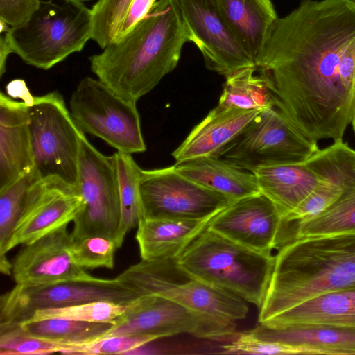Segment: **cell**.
<instances>
[{
  "label": "cell",
  "instance_id": "cell-1",
  "mask_svg": "<svg viewBox=\"0 0 355 355\" xmlns=\"http://www.w3.org/2000/svg\"><path fill=\"white\" fill-rule=\"evenodd\" d=\"M255 64L304 135L343 139L355 114V0H302L277 19Z\"/></svg>",
  "mask_w": 355,
  "mask_h": 355
},
{
  "label": "cell",
  "instance_id": "cell-2",
  "mask_svg": "<svg viewBox=\"0 0 355 355\" xmlns=\"http://www.w3.org/2000/svg\"><path fill=\"white\" fill-rule=\"evenodd\" d=\"M187 42L175 0H158L128 33L89 58L90 69L116 94L137 103L176 67Z\"/></svg>",
  "mask_w": 355,
  "mask_h": 355
},
{
  "label": "cell",
  "instance_id": "cell-3",
  "mask_svg": "<svg viewBox=\"0 0 355 355\" xmlns=\"http://www.w3.org/2000/svg\"><path fill=\"white\" fill-rule=\"evenodd\" d=\"M355 288V233L294 240L278 250L259 322L328 293Z\"/></svg>",
  "mask_w": 355,
  "mask_h": 355
},
{
  "label": "cell",
  "instance_id": "cell-4",
  "mask_svg": "<svg viewBox=\"0 0 355 355\" xmlns=\"http://www.w3.org/2000/svg\"><path fill=\"white\" fill-rule=\"evenodd\" d=\"M175 261L193 277L260 309L275 268V255L246 248L207 226Z\"/></svg>",
  "mask_w": 355,
  "mask_h": 355
},
{
  "label": "cell",
  "instance_id": "cell-5",
  "mask_svg": "<svg viewBox=\"0 0 355 355\" xmlns=\"http://www.w3.org/2000/svg\"><path fill=\"white\" fill-rule=\"evenodd\" d=\"M92 12L83 0H41L23 24L11 27L12 53L26 64L48 70L92 39Z\"/></svg>",
  "mask_w": 355,
  "mask_h": 355
},
{
  "label": "cell",
  "instance_id": "cell-6",
  "mask_svg": "<svg viewBox=\"0 0 355 355\" xmlns=\"http://www.w3.org/2000/svg\"><path fill=\"white\" fill-rule=\"evenodd\" d=\"M115 278L139 296H161L228 321L243 319L248 313L247 302L193 277L175 259L141 260Z\"/></svg>",
  "mask_w": 355,
  "mask_h": 355
},
{
  "label": "cell",
  "instance_id": "cell-7",
  "mask_svg": "<svg viewBox=\"0 0 355 355\" xmlns=\"http://www.w3.org/2000/svg\"><path fill=\"white\" fill-rule=\"evenodd\" d=\"M275 104L260 111L213 156L241 168L305 162L319 148Z\"/></svg>",
  "mask_w": 355,
  "mask_h": 355
},
{
  "label": "cell",
  "instance_id": "cell-8",
  "mask_svg": "<svg viewBox=\"0 0 355 355\" xmlns=\"http://www.w3.org/2000/svg\"><path fill=\"white\" fill-rule=\"evenodd\" d=\"M33 169L41 179L54 178L77 187L80 138L62 94L35 96L28 107Z\"/></svg>",
  "mask_w": 355,
  "mask_h": 355
},
{
  "label": "cell",
  "instance_id": "cell-9",
  "mask_svg": "<svg viewBox=\"0 0 355 355\" xmlns=\"http://www.w3.org/2000/svg\"><path fill=\"white\" fill-rule=\"evenodd\" d=\"M69 106L83 133L101 139L116 151L132 155L146 150L136 103L120 97L98 78H83Z\"/></svg>",
  "mask_w": 355,
  "mask_h": 355
},
{
  "label": "cell",
  "instance_id": "cell-10",
  "mask_svg": "<svg viewBox=\"0 0 355 355\" xmlns=\"http://www.w3.org/2000/svg\"><path fill=\"white\" fill-rule=\"evenodd\" d=\"M77 187L83 206L73 221V239L100 235L117 244L121 205L114 157L99 152L85 133L80 138Z\"/></svg>",
  "mask_w": 355,
  "mask_h": 355
},
{
  "label": "cell",
  "instance_id": "cell-11",
  "mask_svg": "<svg viewBox=\"0 0 355 355\" xmlns=\"http://www.w3.org/2000/svg\"><path fill=\"white\" fill-rule=\"evenodd\" d=\"M235 322L205 314L167 298L144 295L128 304L126 311L103 337L146 334L158 338L187 334L199 338L225 341L235 338Z\"/></svg>",
  "mask_w": 355,
  "mask_h": 355
},
{
  "label": "cell",
  "instance_id": "cell-12",
  "mask_svg": "<svg viewBox=\"0 0 355 355\" xmlns=\"http://www.w3.org/2000/svg\"><path fill=\"white\" fill-rule=\"evenodd\" d=\"M139 186L141 218L202 219L215 216L234 202L184 177L174 166L141 169Z\"/></svg>",
  "mask_w": 355,
  "mask_h": 355
},
{
  "label": "cell",
  "instance_id": "cell-13",
  "mask_svg": "<svg viewBox=\"0 0 355 355\" xmlns=\"http://www.w3.org/2000/svg\"><path fill=\"white\" fill-rule=\"evenodd\" d=\"M141 296L114 278L95 277L37 286L16 284L0 297V323H21L37 311L94 301L129 304Z\"/></svg>",
  "mask_w": 355,
  "mask_h": 355
},
{
  "label": "cell",
  "instance_id": "cell-14",
  "mask_svg": "<svg viewBox=\"0 0 355 355\" xmlns=\"http://www.w3.org/2000/svg\"><path fill=\"white\" fill-rule=\"evenodd\" d=\"M189 42L201 52L206 67L228 76L243 68L255 67L221 17L214 0H175Z\"/></svg>",
  "mask_w": 355,
  "mask_h": 355
},
{
  "label": "cell",
  "instance_id": "cell-15",
  "mask_svg": "<svg viewBox=\"0 0 355 355\" xmlns=\"http://www.w3.org/2000/svg\"><path fill=\"white\" fill-rule=\"evenodd\" d=\"M83 200L77 187L54 178L39 179L29 189L22 214L5 252L31 243L74 220Z\"/></svg>",
  "mask_w": 355,
  "mask_h": 355
},
{
  "label": "cell",
  "instance_id": "cell-16",
  "mask_svg": "<svg viewBox=\"0 0 355 355\" xmlns=\"http://www.w3.org/2000/svg\"><path fill=\"white\" fill-rule=\"evenodd\" d=\"M64 225L23 247L12 262L16 284L37 286L95 278L73 260L71 232Z\"/></svg>",
  "mask_w": 355,
  "mask_h": 355
},
{
  "label": "cell",
  "instance_id": "cell-17",
  "mask_svg": "<svg viewBox=\"0 0 355 355\" xmlns=\"http://www.w3.org/2000/svg\"><path fill=\"white\" fill-rule=\"evenodd\" d=\"M281 222L276 206L259 193L231 203L211 218L208 227L246 248L272 254Z\"/></svg>",
  "mask_w": 355,
  "mask_h": 355
},
{
  "label": "cell",
  "instance_id": "cell-18",
  "mask_svg": "<svg viewBox=\"0 0 355 355\" xmlns=\"http://www.w3.org/2000/svg\"><path fill=\"white\" fill-rule=\"evenodd\" d=\"M28 107L0 92V190L33 168Z\"/></svg>",
  "mask_w": 355,
  "mask_h": 355
},
{
  "label": "cell",
  "instance_id": "cell-19",
  "mask_svg": "<svg viewBox=\"0 0 355 355\" xmlns=\"http://www.w3.org/2000/svg\"><path fill=\"white\" fill-rule=\"evenodd\" d=\"M260 111L217 105L173 152L176 164L196 157L213 156Z\"/></svg>",
  "mask_w": 355,
  "mask_h": 355
},
{
  "label": "cell",
  "instance_id": "cell-20",
  "mask_svg": "<svg viewBox=\"0 0 355 355\" xmlns=\"http://www.w3.org/2000/svg\"><path fill=\"white\" fill-rule=\"evenodd\" d=\"M214 1L234 37L255 62L279 18L271 0Z\"/></svg>",
  "mask_w": 355,
  "mask_h": 355
},
{
  "label": "cell",
  "instance_id": "cell-21",
  "mask_svg": "<svg viewBox=\"0 0 355 355\" xmlns=\"http://www.w3.org/2000/svg\"><path fill=\"white\" fill-rule=\"evenodd\" d=\"M304 163L318 179L310 196L324 208L344 193L355 190V150L343 139L319 149Z\"/></svg>",
  "mask_w": 355,
  "mask_h": 355
},
{
  "label": "cell",
  "instance_id": "cell-22",
  "mask_svg": "<svg viewBox=\"0 0 355 355\" xmlns=\"http://www.w3.org/2000/svg\"><path fill=\"white\" fill-rule=\"evenodd\" d=\"M214 216L197 220L140 219L135 237L141 260L176 259Z\"/></svg>",
  "mask_w": 355,
  "mask_h": 355
},
{
  "label": "cell",
  "instance_id": "cell-23",
  "mask_svg": "<svg viewBox=\"0 0 355 355\" xmlns=\"http://www.w3.org/2000/svg\"><path fill=\"white\" fill-rule=\"evenodd\" d=\"M267 340L302 347L311 354H355V329L325 324L270 327L260 324L248 331Z\"/></svg>",
  "mask_w": 355,
  "mask_h": 355
},
{
  "label": "cell",
  "instance_id": "cell-24",
  "mask_svg": "<svg viewBox=\"0 0 355 355\" xmlns=\"http://www.w3.org/2000/svg\"><path fill=\"white\" fill-rule=\"evenodd\" d=\"M260 324L270 327L325 324L355 329V288L313 297Z\"/></svg>",
  "mask_w": 355,
  "mask_h": 355
},
{
  "label": "cell",
  "instance_id": "cell-25",
  "mask_svg": "<svg viewBox=\"0 0 355 355\" xmlns=\"http://www.w3.org/2000/svg\"><path fill=\"white\" fill-rule=\"evenodd\" d=\"M175 170L232 201L260 193L255 175L214 156L191 159L174 165Z\"/></svg>",
  "mask_w": 355,
  "mask_h": 355
},
{
  "label": "cell",
  "instance_id": "cell-26",
  "mask_svg": "<svg viewBox=\"0 0 355 355\" xmlns=\"http://www.w3.org/2000/svg\"><path fill=\"white\" fill-rule=\"evenodd\" d=\"M253 173L260 193L273 202L282 218L294 210L318 184L304 162L263 166Z\"/></svg>",
  "mask_w": 355,
  "mask_h": 355
},
{
  "label": "cell",
  "instance_id": "cell-27",
  "mask_svg": "<svg viewBox=\"0 0 355 355\" xmlns=\"http://www.w3.org/2000/svg\"><path fill=\"white\" fill-rule=\"evenodd\" d=\"M218 106L262 110L275 104V98L257 67H250L225 76Z\"/></svg>",
  "mask_w": 355,
  "mask_h": 355
},
{
  "label": "cell",
  "instance_id": "cell-28",
  "mask_svg": "<svg viewBox=\"0 0 355 355\" xmlns=\"http://www.w3.org/2000/svg\"><path fill=\"white\" fill-rule=\"evenodd\" d=\"M19 324L24 331L34 336L70 346L71 349L103 338L114 325L112 323L59 318L29 320Z\"/></svg>",
  "mask_w": 355,
  "mask_h": 355
},
{
  "label": "cell",
  "instance_id": "cell-29",
  "mask_svg": "<svg viewBox=\"0 0 355 355\" xmlns=\"http://www.w3.org/2000/svg\"><path fill=\"white\" fill-rule=\"evenodd\" d=\"M348 233H355V190L344 193L320 214L296 226L282 247L300 239Z\"/></svg>",
  "mask_w": 355,
  "mask_h": 355
},
{
  "label": "cell",
  "instance_id": "cell-30",
  "mask_svg": "<svg viewBox=\"0 0 355 355\" xmlns=\"http://www.w3.org/2000/svg\"><path fill=\"white\" fill-rule=\"evenodd\" d=\"M114 155L119 180L121 223L118 247H121L125 236L137 227L141 218L139 178L141 168L131 154L116 151Z\"/></svg>",
  "mask_w": 355,
  "mask_h": 355
},
{
  "label": "cell",
  "instance_id": "cell-31",
  "mask_svg": "<svg viewBox=\"0 0 355 355\" xmlns=\"http://www.w3.org/2000/svg\"><path fill=\"white\" fill-rule=\"evenodd\" d=\"M41 179L33 168L8 187L0 190V272L12 275V262L5 252L6 245L22 214L31 185Z\"/></svg>",
  "mask_w": 355,
  "mask_h": 355
},
{
  "label": "cell",
  "instance_id": "cell-32",
  "mask_svg": "<svg viewBox=\"0 0 355 355\" xmlns=\"http://www.w3.org/2000/svg\"><path fill=\"white\" fill-rule=\"evenodd\" d=\"M128 304L94 301L71 306L35 311L27 320L59 318L81 322L112 323L128 309Z\"/></svg>",
  "mask_w": 355,
  "mask_h": 355
},
{
  "label": "cell",
  "instance_id": "cell-33",
  "mask_svg": "<svg viewBox=\"0 0 355 355\" xmlns=\"http://www.w3.org/2000/svg\"><path fill=\"white\" fill-rule=\"evenodd\" d=\"M70 349V346L33 336L19 323H0L1 355H44L56 352L64 354Z\"/></svg>",
  "mask_w": 355,
  "mask_h": 355
},
{
  "label": "cell",
  "instance_id": "cell-34",
  "mask_svg": "<svg viewBox=\"0 0 355 355\" xmlns=\"http://www.w3.org/2000/svg\"><path fill=\"white\" fill-rule=\"evenodd\" d=\"M117 248L114 239L95 235L73 239L69 252L74 262L85 270L98 268L113 269Z\"/></svg>",
  "mask_w": 355,
  "mask_h": 355
},
{
  "label": "cell",
  "instance_id": "cell-35",
  "mask_svg": "<svg viewBox=\"0 0 355 355\" xmlns=\"http://www.w3.org/2000/svg\"><path fill=\"white\" fill-rule=\"evenodd\" d=\"M91 1L93 0H83ZM132 0H97L92 7V40L103 49L116 37Z\"/></svg>",
  "mask_w": 355,
  "mask_h": 355
},
{
  "label": "cell",
  "instance_id": "cell-36",
  "mask_svg": "<svg viewBox=\"0 0 355 355\" xmlns=\"http://www.w3.org/2000/svg\"><path fill=\"white\" fill-rule=\"evenodd\" d=\"M158 339L146 334L121 335L101 338L87 345L74 347L64 354H128L130 352Z\"/></svg>",
  "mask_w": 355,
  "mask_h": 355
},
{
  "label": "cell",
  "instance_id": "cell-37",
  "mask_svg": "<svg viewBox=\"0 0 355 355\" xmlns=\"http://www.w3.org/2000/svg\"><path fill=\"white\" fill-rule=\"evenodd\" d=\"M225 354H311L302 347L263 340L248 331L237 335L231 343L221 347Z\"/></svg>",
  "mask_w": 355,
  "mask_h": 355
},
{
  "label": "cell",
  "instance_id": "cell-38",
  "mask_svg": "<svg viewBox=\"0 0 355 355\" xmlns=\"http://www.w3.org/2000/svg\"><path fill=\"white\" fill-rule=\"evenodd\" d=\"M41 0H0V19L10 27L25 23L39 7Z\"/></svg>",
  "mask_w": 355,
  "mask_h": 355
},
{
  "label": "cell",
  "instance_id": "cell-39",
  "mask_svg": "<svg viewBox=\"0 0 355 355\" xmlns=\"http://www.w3.org/2000/svg\"><path fill=\"white\" fill-rule=\"evenodd\" d=\"M157 1L132 0L119 26L114 40L128 33L139 20L148 13Z\"/></svg>",
  "mask_w": 355,
  "mask_h": 355
},
{
  "label": "cell",
  "instance_id": "cell-40",
  "mask_svg": "<svg viewBox=\"0 0 355 355\" xmlns=\"http://www.w3.org/2000/svg\"><path fill=\"white\" fill-rule=\"evenodd\" d=\"M6 94L13 99H20L28 107H31L35 102V97L33 96L23 79H14L10 81L6 86Z\"/></svg>",
  "mask_w": 355,
  "mask_h": 355
},
{
  "label": "cell",
  "instance_id": "cell-41",
  "mask_svg": "<svg viewBox=\"0 0 355 355\" xmlns=\"http://www.w3.org/2000/svg\"><path fill=\"white\" fill-rule=\"evenodd\" d=\"M11 27L2 19H0V76L6 72V61L8 55L12 53L10 38Z\"/></svg>",
  "mask_w": 355,
  "mask_h": 355
},
{
  "label": "cell",
  "instance_id": "cell-42",
  "mask_svg": "<svg viewBox=\"0 0 355 355\" xmlns=\"http://www.w3.org/2000/svg\"><path fill=\"white\" fill-rule=\"evenodd\" d=\"M351 123L352 124V128H353V130H354V133H355V114L354 115V117L352 119V121Z\"/></svg>",
  "mask_w": 355,
  "mask_h": 355
}]
</instances>
